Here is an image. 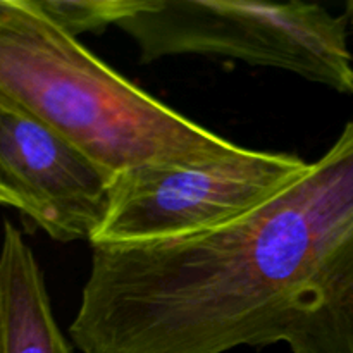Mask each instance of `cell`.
<instances>
[{
    "label": "cell",
    "instance_id": "6da1fadb",
    "mask_svg": "<svg viewBox=\"0 0 353 353\" xmlns=\"http://www.w3.org/2000/svg\"><path fill=\"white\" fill-rule=\"evenodd\" d=\"M92 248L69 326L83 353L276 345L290 310L353 272V121L303 178L226 226Z\"/></svg>",
    "mask_w": 353,
    "mask_h": 353
},
{
    "label": "cell",
    "instance_id": "7a4b0ae2",
    "mask_svg": "<svg viewBox=\"0 0 353 353\" xmlns=\"http://www.w3.org/2000/svg\"><path fill=\"white\" fill-rule=\"evenodd\" d=\"M0 95L110 178L145 165L207 164L243 148L138 88L34 0H0Z\"/></svg>",
    "mask_w": 353,
    "mask_h": 353
},
{
    "label": "cell",
    "instance_id": "3957f363",
    "mask_svg": "<svg viewBox=\"0 0 353 353\" xmlns=\"http://www.w3.org/2000/svg\"><path fill=\"white\" fill-rule=\"evenodd\" d=\"M116 26L133 38L143 64L169 55H221L353 95L348 17L319 3L140 0Z\"/></svg>",
    "mask_w": 353,
    "mask_h": 353
},
{
    "label": "cell",
    "instance_id": "277c9868",
    "mask_svg": "<svg viewBox=\"0 0 353 353\" xmlns=\"http://www.w3.org/2000/svg\"><path fill=\"white\" fill-rule=\"evenodd\" d=\"M285 152L241 148L195 165H145L116 174L92 247L176 240L217 230L268 203L310 171Z\"/></svg>",
    "mask_w": 353,
    "mask_h": 353
},
{
    "label": "cell",
    "instance_id": "5b68a950",
    "mask_svg": "<svg viewBox=\"0 0 353 353\" xmlns=\"http://www.w3.org/2000/svg\"><path fill=\"white\" fill-rule=\"evenodd\" d=\"M0 176L16 210L52 240H88L112 178L61 134L0 95Z\"/></svg>",
    "mask_w": 353,
    "mask_h": 353
},
{
    "label": "cell",
    "instance_id": "8992f818",
    "mask_svg": "<svg viewBox=\"0 0 353 353\" xmlns=\"http://www.w3.org/2000/svg\"><path fill=\"white\" fill-rule=\"evenodd\" d=\"M0 353H72L40 264L10 221L3 223L0 243Z\"/></svg>",
    "mask_w": 353,
    "mask_h": 353
},
{
    "label": "cell",
    "instance_id": "52a82bcc",
    "mask_svg": "<svg viewBox=\"0 0 353 353\" xmlns=\"http://www.w3.org/2000/svg\"><path fill=\"white\" fill-rule=\"evenodd\" d=\"M278 343H286L293 353H353V272L290 310Z\"/></svg>",
    "mask_w": 353,
    "mask_h": 353
},
{
    "label": "cell",
    "instance_id": "ba28073f",
    "mask_svg": "<svg viewBox=\"0 0 353 353\" xmlns=\"http://www.w3.org/2000/svg\"><path fill=\"white\" fill-rule=\"evenodd\" d=\"M140 0H34L38 9L71 37L100 33L130 16Z\"/></svg>",
    "mask_w": 353,
    "mask_h": 353
},
{
    "label": "cell",
    "instance_id": "9c48e42d",
    "mask_svg": "<svg viewBox=\"0 0 353 353\" xmlns=\"http://www.w3.org/2000/svg\"><path fill=\"white\" fill-rule=\"evenodd\" d=\"M0 192L3 193V195L7 196V200H9V203H10V207H12V209H16V202H14V199H12V195H10L9 193V190L6 188V185H3V179H2V176H0Z\"/></svg>",
    "mask_w": 353,
    "mask_h": 353
},
{
    "label": "cell",
    "instance_id": "30bf717a",
    "mask_svg": "<svg viewBox=\"0 0 353 353\" xmlns=\"http://www.w3.org/2000/svg\"><path fill=\"white\" fill-rule=\"evenodd\" d=\"M347 16H348V21H350V24L353 26V2H348Z\"/></svg>",
    "mask_w": 353,
    "mask_h": 353
},
{
    "label": "cell",
    "instance_id": "8fae6325",
    "mask_svg": "<svg viewBox=\"0 0 353 353\" xmlns=\"http://www.w3.org/2000/svg\"><path fill=\"white\" fill-rule=\"evenodd\" d=\"M0 205H6V207H10V203H9V200H7V196L3 195L2 192H0Z\"/></svg>",
    "mask_w": 353,
    "mask_h": 353
}]
</instances>
